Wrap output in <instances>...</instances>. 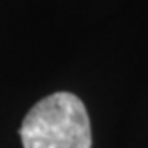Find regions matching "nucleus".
Wrapping results in <instances>:
<instances>
[{
	"label": "nucleus",
	"instance_id": "1",
	"mask_svg": "<svg viewBox=\"0 0 148 148\" xmlns=\"http://www.w3.org/2000/svg\"><path fill=\"white\" fill-rule=\"evenodd\" d=\"M23 148H90L84 104L71 92H54L30 109L20 127Z\"/></svg>",
	"mask_w": 148,
	"mask_h": 148
}]
</instances>
